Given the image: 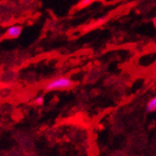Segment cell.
Segmentation results:
<instances>
[{
  "instance_id": "4",
  "label": "cell",
  "mask_w": 156,
  "mask_h": 156,
  "mask_svg": "<svg viewBox=\"0 0 156 156\" xmlns=\"http://www.w3.org/2000/svg\"><path fill=\"white\" fill-rule=\"evenodd\" d=\"M43 102H44V99H43V97H41V96L37 97V98L36 99V103H37V105H42V104H43Z\"/></svg>"
},
{
  "instance_id": "1",
  "label": "cell",
  "mask_w": 156,
  "mask_h": 156,
  "mask_svg": "<svg viewBox=\"0 0 156 156\" xmlns=\"http://www.w3.org/2000/svg\"><path fill=\"white\" fill-rule=\"evenodd\" d=\"M72 85H73V82L71 80H69L68 78H66V77H61L47 83L45 89L46 91L65 90V89H68L69 87H71Z\"/></svg>"
},
{
  "instance_id": "2",
  "label": "cell",
  "mask_w": 156,
  "mask_h": 156,
  "mask_svg": "<svg viewBox=\"0 0 156 156\" xmlns=\"http://www.w3.org/2000/svg\"><path fill=\"white\" fill-rule=\"evenodd\" d=\"M23 28L20 25H12L7 30L5 36L8 38H17L22 34Z\"/></svg>"
},
{
  "instance_id": "6",
  "label": "cell",
  "mask_w": 156,
  "mask_h": 156,
  "mask_svg": "<svg viewBox=\"0 0 156 156\" xmlns=\"http://www.w3.org/2000/svg\"><path fill=\"white\" fill-rule=\"evenodd\" d=\"M153 24H154V26L156 27V17L153 19Z\"/></svg>"
},
{
  "instance_id": "3",
  "label": "cell",
  "mask_w": 156,
  "mask_h": 156,
  "mask_svg": "<svg viewBox=\"0 0 156 156\" xmlns=\"http://www.w3.org/2000/svg\"><path fill=\"white\" fill-rule=\"evenodd\" d=\"M147 110L149 112H152L156 110V96L151 98L147 104Z\"/></svg>"
},
{
  "instance_id": "5",
  "label": "cell",
  "mask_w": 156,
  "mask_h": 156,
  "mask_svg": "<svg viewBox=\"0 0 156 156\" xmlns=\"http://www.w3.org/2000/svg\"><path fill=\"white\" fill-rule=\"evenodd\" d=\"M91 1H92V0H82V5H87Z\"/></svg>"
}]
</instances>
